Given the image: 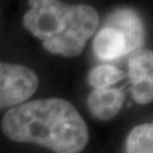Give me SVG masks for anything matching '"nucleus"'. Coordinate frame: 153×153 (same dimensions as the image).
<instances>
[{
    "label": "nucleus",
    "instance_id": "1",
    "mask_svg": "<svg viewBox=\"0 0 153 153\" xmlns=\"http://www.w3.org/2000/svg\"><path fill=\"white\" fill-rule=\"evenodd\" d=\"M1 130L13 142L37 144L54 153H80L89 140L82 115L59 97L33 100L9 108L3 116Z\"/></svg>",
    "mask_w": 153,
    "mask_h": 153
},
{
    "label": "nucleus",
    "instance_id": "2",
    "mask_svg": "<svg viewBox=\"0 0 153 153\" xmlns=\"http://www.w3.org/2000/svg\"><path fill=\"white\" fill-rule=\"evenodd\" d=\"M28 5L22 19L23 27L52 55H80L100 23L98 12L88 4L28 0Z\"/></svg>",
    "mask_w": 153,
    "mask_h": 153
},
{
    "label": "nucleus",
    "instance_id": "3",
    "mask_svg": "<svg viewBox=\"0 0 153 153\" xmlns=\"http://www.w3.org/2000/svg\"><path fill=\"white\" fill-rule=\"evenodd\" d=\"M38 76L31 68L0 61V110L28 101L38 88Z\"/></svg>",
    "mask_w": 153,
    "mask_h": 153
},
{
    "label": "nucleus",
    "instance_id": "4",
    "mask_svg": "<svg viewBox=\"0 0 153 153\" xmlns=\"http://www.w3.org/2000/svg\"><path fill=\"white\" fill-rule=\"evenodd\" d=\"M128 76L131 97L137 103L153 102V51L142 49L130 54L128 60Z\"/></svg>",
    "mask_w": 153,
    "mask_h": 153
},
{
    "label": "nucleus",
    "instance_id": "5",
    "mask_svg": "<svg viewBox=\"0 0 153 153\" xmlns=\"http://www.w3.org/2000/svg\"><path fill=\"white\" fill-rule=\"evenodd\" d=\"M105 26L115 28L123 35L126 44V54H133L144 46L147 31L140 16L134 9L116 8L106 19Z\"/></svg>",
    "mask_w": 153,
    "mask_h": 153
},
{
    "label": "nucleus",
    "instance_id": "6",
    "mask_svg": "<svg viewBox=\"0 0 153 153\" xmlns=\"http://www.w3.org/2000/svg\"><path fill=\"white\" fill-rule=\"evenodd\" d=\"M125 93L121 88L108 87L93 89L87 97V107L97 120H111L121 111Z\"/></svg>",
    "mask_w": 153,
    "mask_h": 153
},
{
    "label": "nucleus",
    "instance_id": "7",
    "mask_svg": "<svg viewBox=\"0 0 153 153\" xmlns=\"http://www.w3.org/2000/svg\"><path fill=\"white\" fill-rule=\"evenodd\" d=\"M93 51L100 60H116L126 54L125 38L111 27H102L93 38Z\"/></svg>",
    "mask_w": 153,
    "mask_h": 153
},
{
    "label": "nucleus",
    "instance_id": "8",
    "mask_svg": "<svg viewBox=\"0 0 153 153\" xmlns=\"http://www.w3.org/2000/svg\"><path fill=\"white\" fill-rule=\"evenodd\" d=\"M125 153H153V121L131 129L125 142Z\"/></svg>",
    "mask_w": 153,
    "mask_h": 153
},
{
    "label": "nucleus",
    "instance_id": "9",
    "mask_svg": "<svg viewBox=\"0 0 153 153\" xmlns=\"http://www.w3.org/2000/svg\"><path fill=\"white\" fill-rule=\"evenodd\" d=\"M125 79V73L111 64H101L92 68L87 75V82L93 89L108 88Z\"/></svg>",
    "mask_w": 153,
    "mask_h": 153
}]
</instances>
